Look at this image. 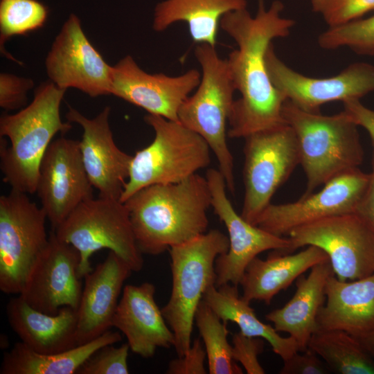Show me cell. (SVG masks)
Listing matches in <instances>:
<instances>
[{"instance_id": "cell-1", "label": "cell", "mask_w": 374, "mask_h": 374, "mask_svg": "<svg viewBox=\"0 0 374 374\" xmlns=\"http://www.w3.org/2000/svg\"><path fill=\"white\" fill-rule=\"evenodd\" d=\"M282 1H274L266 8L258 0L252 17L247 8L224 15L220 27L238 45L226 59L240 98L234 101L228 136H246L285 123L282 109L285 98L271 81L266 53L274 39L289 35L294 21L281 16Z\"/></svg>"}, {"instance_id": "cell-2", "label": "cell", "mask_w": 374, "mask_h": 374, "mask_svg": "<svg viewBox=\"0 0 374 374\" xmlns=\"http://www.w3.org/2000/svg\"><path fill=\"white\" fill-rule=\"evenodd\" d=\"M139 249L157 256L207 232L211 197L206 177L145 187L125 202Z\"/></svg>"}, {"instance_id": "cell-3", "label": "cell", "mask_w": 374, "mask_h": 374, "mask_svg": "<svg viewBox=\"0 0 374 374\" xmlns=\"http://www.w3.org/2000/svg\"><path fill=\"white\" fill-rule=\"evenodd\" d=\"M65 91L50 80L44 82L28 105L1 116L0 167L12 190L36 193L40 163L53 137L71 129L60 116Z\"/></svg>"}, {"instance_id": "cell-4", "label": "cell", "mask_w": 374, "mask_h": 374, "mask_svg": "<svg viewBox=\"0 0 374 374\" xmlns=\"http://www.w3.org/2000/svg\"><path fill=\"white\" fill-rule=\"evenodd\" d=\"M282 115L296 137L299 164L307 178L303 195L362 163L364 151L357 125L344 110L325 116L285 100Z\"/></svg>"}, {"instance_id": "cell-5", "label": "cell", "mask_w": 374, "mask_h": 374, "mask_svg": "<svg viewBox=\"0 0 374 374\" xmlns=\"http://www.w3.org/2000/svg\"><path fill=\"white\" fill-rule=\"evenodd\" d=\"M215 47L206 44L195 47V55L202 69L201 80L195 92L179 108L178 120L206 141L217 159L227 188L233 193V158L227 145L226 130L236 89L227 60L221 58Z\"/></svg>"}, {"instance_id": "cell-6", "label": "cell", "mask_w": 374, "mask_h": 374, "mask_svg": "<svg viewBox=\"0 0 374 374\" xmlns=\"http://www.w3.org/2000/svg\"><path fill=\"white\" fill-rule=\"evenodd\" d=\"M229 247L228 236L212 229L168 250L172 291L161 311L175 335L177 356L186 355L190 348L196 310L207 289L215 285L216 258Z\"/></svg>"}, {"instance_id": "cell-7", "label": "cell", "mask_w": 374, "mask_h": 374, "mask_svg": "<svg viewBox=\"0 0 374 374\" xmlns=\"http://www.w3.org/2000/svg\"><path fill=\"white\" fill-rule=\"evenodd\" d=\"M144 120L154 138L132 156L122 202L145 187L186 179L211 162L212 151L206 141L180 122L150 114Z\"/></svg>"}, {"instance_id": "cell-8", "label": "cell", "mask_w": 374, "mask_h": 374, "mask_svg": "<svg viewBox=\"0 0 374 374\" xmlns=\"http://www.w3.org/2000/svg\"><path fill=\"white\" fill-rule=\"evenodd\" d=\"M57 238L75 247L80 253L78 276L84 278L93 269L90 258L101 249L114 252L133 271L143 266L128 209L119 199L99 196L80 203L53 231Z\"/></svg>"}, {"instance_id": "cell-9", "label": "cell", "mask_w": 374, "mask_h": 374, "mask_svg": "<svg viewBox=\"0 0 374 374\" xmlns=\"http://www.w3.org/2000/svg\"><path fill=\"white\" fill-rule=\"evenodd\" d=\"M46 214L26 193L11 190L0 197V290L19 294L46 248Z\"/></svg>"}, {"instance_id": "cell-10", "label": "cell", "mask_w": 374, "mask_h": 374, "mask_svg": "<svg viewBox=\"0 0 374 374\" xmlns=\"http://www.w3.org/2000/svg\"><path fill=\"white\" fill-rule=\"evenodd\" d=\"M244 139V196L240 215L255 225L276 191L299 164V154L295 133L286 123Z\"/></svg>"}, {"instance_id": "cell-11", "label": "cell", "mask_w": 374, "mask_h": 374, "mask_svg": "<svg viewBox=\"0 0 374 374\" xmlns=\"http://www.w3.org/2000/svg\"><path fill=\"white\" fill-rule=\"evenodd\" d=\"M284 254L309 245L328 256L335 276L354 280L374 274V229L355 212L328 217L292 230Z\"/></svg>"}, {"instance_id": "cell-12", "label": "cell", "mask_w": 374, "mask_h": 374, "mask_svg": "<svg viewBox=\"0 0 374 374\" xmlns=\"http://www.w3.org/2000/svg\"><path fill=\"white\" fill-rule=\"evenodd\" d=\"M206 178L211 197V207L228 232L229 249L215 260V287L229 283L238 286L247 265L267 250L285 253L290 247L288 237L270 233L245 220L229 199L225 179L219 170H207Z\"/></svg>"}, {"instance_id": "cell-13", "label": "cell", "mask_w": 374, "mask_h": 374, "mask_svg": "<svg viewBox=\"0 0 374 374\" xmlns=\"http://www.w3.org/2000/svg\"><path fill=\"white\" fill-rule=\"evenodd\" d=\"M370 174L359 168L347 171L324 184L317 193L303 195L298 201L270 204L255 225L280 237L299 226L337 215L353 213L364 196Z\"/></svg>"}, {"instance_id": "cell-14", "label": "cell", "mask_w": 374, "mask_h": 374, "mask_svg": "<svg viewBox=\"0 0 374 374\" xmlns=\"http://www.w3.org/2000/svg\"><path fill=\"white\" fill-rule=\"evenodd\" d=\"M266 64L271 82L285 100L307 112H319L326 103L359 100L374 91V66L368 63L352 64L332 77H308L286 65L271 44Z\"/></svg>"}, {"instance_id": "cell-15", "label": "cell", "mask_w": 374, "mask_h": 374, "mask_svg": "<svg viewBox=\"0 0 374 374\" xmlns=\"http://www.w3.org/2000/svg\"><path fill=\"white\" fill-rule=\"evenodd\" d=\"M50 81L60 89H77L91 97L111 94L112 66L84 33L71 14L55 38L45 60Z\"/></svg>"}, {"instance_id": "cell-16", "label": "cell", "mask_w": 374, "mask_h": 374, "mask_svg": "<svg viewBox=\"0 0 374 374\" xmlns=\"http://www.w3.org/2000/svg\"><path fill=\"white\" fill-rule=\"evenodd\" d=\"M93 188L79 141L62 136L53 141L40 163L36 193L54 230L80 203L93 197Z\"/></svg>"}, {"instance_id": "cell-17", "label": "cell", "mask_w": 374, "mask_h": 374, "mask_svg": "<svg viewBox=\"0 0 374 374\" xmlns=\"http://www.w3.org/2000/svg\"><path fill=\"white\" fill-rule=\"evenodd\" d=\"M80 256L54 231L19 294L30 307L56 314L64 306H79L82 287L78 276Z\"/></svg>"}, {"instance_id": "cell-18", "label": "cell", "mask_w": 374, "mask_h": 374, "mask_svg": "<svg viewBox=\"0 0 374 374\" xmlns=\"http://www.w3.org/2000/svg\"><path fill=\"white\" fill-rule=\"evenodd\" d=\"M200 80V73L194 69L177 76L148 73L126 55L112 66L111 94L148 114L179 121V108Z\"/></svg>"}, {"instance_id": "cell-19", "label": "cell", "mask_w": 374, "mask_h": 374, "mask_svg": "<svg viewBox=\"0 0 374 374\" xmlns=\"http://www.w3.org/2000/svg\"><path fill=\"white\" fill-rule=\"evenodd\" d=\"M110 110L105 107L96 117L89 118L69 107L66 118L83 129L80 150L91 185L98 190L99 196L120 199L132 156L114 142L109 125Z\"/></svg>"}, {"instance_id": "cell-20", "label": "cell", "mask_w": 374, "mask_h": 374, "mask_svg": "<svg viewBox=\"0 0 374 374\" xmlns=\"http://www.w3.org/2000/svg\"><path fill=\"white\" fill-rule=\"evenodd\" d=\"M155 290L148 282L125 285L112 319V327L126 337L130 350L145 358L152 357L157 348H169L175 342L155 301Z\"/></svg>"}, {"instance_id": "cell-21", "label": "cell", "mask_w": 374, "mask_h": 374, "mask_svg": "<svg viewBox=\"0 0 374 374\" xmlns=\"http://www.w3.org/2000/svg\"><path fill=\"white\" fill-rule=\"evenodd\" d=\"M132 271L126 262L109 251L105 260L84 277L78 308V345L97 338L112 327L122 287Z\"/></svg>"}, {"instance_id": "cell-22", "label": "cell", "mask_w": 374, "mask_h": 374, "mask_svg": "<svg viewBox=\"0 0 374 374\" xmlns=\"http://www.w3.org/2000/svg\"><path fill=\"white\" fill-rule=\"evenodd\" d=\"M6 314L21 341L38 353H58L78 346L77 308L64 306L57 314H48L33 308L19 295L8 302Z\"/></svg>"}, {"instance_id": "cell-23", "label": "cell", "mask_w": 374, "mask_h": 374, "mask_svg": "<svg viewBox=\"0 0 374 374\" xmlns=\"http://www.w3.org/2000/svg\"><path fill=\"white\" fill-rule=\"evenodd\" d=\"M325 294L317 317L318 330H339L356 337L374 330V274L345 281L332 274Z\"/></svg>"}, {"instance_id": "cell-24", "label": "cell", "mask_w": 374, "mask_h": 374, "mask_svg": "<svg viewBox=\"0 0 374 374\" xmlns=\"http://www.w3.org/2000/svg\"><path fill=\"white\" fill-rule=\"evenodd\" d=\"M332 274L330 260L315 265L307 277L301 275L297 278L292 298L281 308L265 315L277 332H287L295 339L299 352L308 349L312 335L318 330L317 314L326 301V282Z\"/></svg>"}, {"instance_id": "cell-25", "label": "cell", "mask_w": 374, "mask_h": 374, "mask_svg": "<svg viewBox=\"0 0 374 374\" xmlns=\"http://www.w3.org/2000/svg\"><path fill=\"white\" fill-rule=\"evenodd\" d=\"M328 260L327 253L314 245L295 254L276 252L266 260L256 257L247 265L241 279L242 297L249 303L256 300L269 305L274 296L304 272Z\"/></svg>"}, {"instance_id": "cell-26", "label": "cell", "mask_w": 374, "mask_h": 374, "mask_svg": "<svg viewBox=\"0 0 374 374\" xmlns=\"http://www.w3.org/2000/svg\"><path fill=\"white\" fill-rule=\"evenodd\" d=\"M247 0H165L154 8L152 28L161 32L174 23L184 21L194 42L215 46L222 17L247 8Z\"/></svg>"}, {"instance_id": "cell-27", "label": "cell", "mask_w": 374, "mask_h": 374, "mask_svg": "<svg viewBox=\"0 0 374 374\" xmlns=\"http://www.w3.org/2000/svg\"><path fill=\"white\" fill-rule=\"evenodd\" d=\"M118 332L107 330L97 338L54 354L38 353L23 342H17L3 355L1 374H73L101 347L121 341Z\"/></svg>"}, {"instance_id": "cell-28", "label": "cell", "mask_w": 374, "mask_h": 374, "mask_svg": "<svg viewBox=\"0 0 374 374\" xmlns=\"http://www.w3.org/2000/svg\"><path fill=\"white\" fill-rule=\"evenodd\" d=\"M202 299L223 321L235 323L243 335L267 340L283 362L299 351L294 339L290 336L281 337L274 327L258 319L250 303L239 296L236 285L229 283L220 287L211 285Z\"/></svg>"}, {"instance_id": "cell-29", "label": "cell", "mask_w": 374, "mask_h": 374, "mask_svg": "<svg viewBox=\"0 0 374 374\" xmlns=\"http://www.w3.org/2000/svg\"><path fill=\"white\" fill-rule=\"evenodd\" d=\"M308 348L339 374H374V359L359 339L343 330H318Z\"/></svg>"}, {"instance_id": "cell-30", "label": "cell", "mask_w": 374, "mask_h": 374, "mask_svg": "<svg viewBox=\"0 0 374 374\" xmlns=\"http://www.w3.org/2000/svg\"><path fill=\"white\" fill-rule=\"evenodd\" d=\"M195 321L204 344L210 374H242V370L232 355L229 343L227 323L223 321L202 299L195 315Z\"/></svg>"}, {"instance_id": "cell-31", "label": "cell", "mask_w": 374, "mask_h": 374, "mask_svg": "<svg viewBox=\"0 0 374 374\" xmlns=\"http://www.w3.org/2000/svg\"><path fill=\"white\" fill-rule=\"evenodd\" d=\"M46 8L36 0H1L0 3V41L24 35L41 28L45 23Z\"/></svg>"}, {"instance_id": "cell-32", "label": "cell", "mask_w": 374, "mask_h": 374, "mask_svg": "<svg viewBox=\"0 0 374 374\" xmlns=\"http://www.w3.org/2000/svg\"><path fill=\"white\" fill-rule=\"evenodd\" d=\"M322 48L346 46L359 54L374 55V15L328 28L318 39Z\"/></svg>"}, {"instance_id": "cell-33", "label": "cell", "mask_w": 374, "mask_h": 374, "mask_svg": "<svg viewBox=\"0 0 374 374\" xmlns=\"http://www.w3.org/2000/svg\"><path fill=\"white\" fill-rule=\"evenodd\" d=\"M312 10L319 14L329 28L358 19L374 10V0H310Z\"/></svg>"}, {"instance_id": "cell-34", "label": "cell", "mask_w": 374, "mask_h": 374, "mask_svg": "<svg viewBox=\"0 0 374 374\" xmlns=\"http://www.w3.org/2000/svg\"><path fill=\"white\" fill-rule=\"evenodd\" d=\"M128 343L115 347L104 346L93 353L78 368L77 374H127Z\"/></svg>"}, {"instance_id": "cell-35", "label": "cell", "mask_w": 374, "mask_h": 374, "mask_svg": "<svg viewBox=\"0 0 374 374\" xmlns=\"http://www.w3.org/2000/svg\"><path fill=\"white\" fill-rule=\"evenodd\" d=\"M232 343L233 358L242 364L247 373H265L258 358L264 349L263 339L246 336L238 332L233 335Z\"/></svg>"}, {"instance_id": "cell-36", "label": "cell", "mask_w": 374, "mask_h": 374, "mask_svg": "<svg viewBox=\"0 0 374 374\" xmlns=\"http://www.w3.org/2000/svg\"><path fill=\"white\" fill-rule=\"evenodd\" d=\"M32 79L14 74H0V106L6 110L22 107L27 102V93L33 87Z\"/></svg>"}, {"instance_id": "cell-37", "label": "cell", "mask_w": 374, "mask_h": 374, "mask_svg": "<svg viewBox=\"0 0 374 374\" xmlns=\"http://www.w3.org/2000/svg\"><path fill=\"white\" fill-rule=\"evenodd\" d=\"M206 353L200 339L196 338L191 344L188 352L172 359L168 364V374H206L205 359Z\"/></svg>"}, {"instance_id": "cell-38", "label": "cell", "mask_w": 374, "mask_h": 374, "mask_svg": "<svg viewBox=\"0 0 374 374\" xmlns=\"http://www.w3.org/2000/svg\"><path fill=\"white\" fill-rule=\"evenodd\" d=\"M294 353L284 364L280 374H328L331 371L326 364L313 350L308 348L305 351Z\"/></svg>"}, {"instance_id": "cell-39", "label": "cell", "mask_w": 374, "mask_h": 374, "mask_svg": "<svg viewBox=\"0 0 374 374\" xmlns=\"http://www.w3.org/2000/svg\"><path fill=\"white\" fill-rule=\"evenodd\" d=\"M344 107L355 124L368 132L374 147V111L364 106L357 99L344 102Z\"/></svg>"}, {"instance_id": "cell-40", "label": "cell", "mask_w": 374, "mask_h": 374, "mask_svg": "<svg viewBox=\"0 0 374 374\" xmlns=\"http://www.w3.org/2000/svg\"><path fill=\"white\" fill-rule=\"evenodd\" d=\"M355 212L362 216L374 229V149L372 157V172L370 174V181Z\"/></svg>"}, {"instance_id": "cell-41", "label": "cell", "mask_w": 374, "mask_h": 374, "mask_svg": "<svg viewBox=\"0 0 374 374\" xmlns=\"http://www.w3.org/2000/svg\"><path fill=\"white\" fill-rule=\"evenodd\" d=\"M357 338L374 359V330Z\"/></svg>"}]
</instances>
